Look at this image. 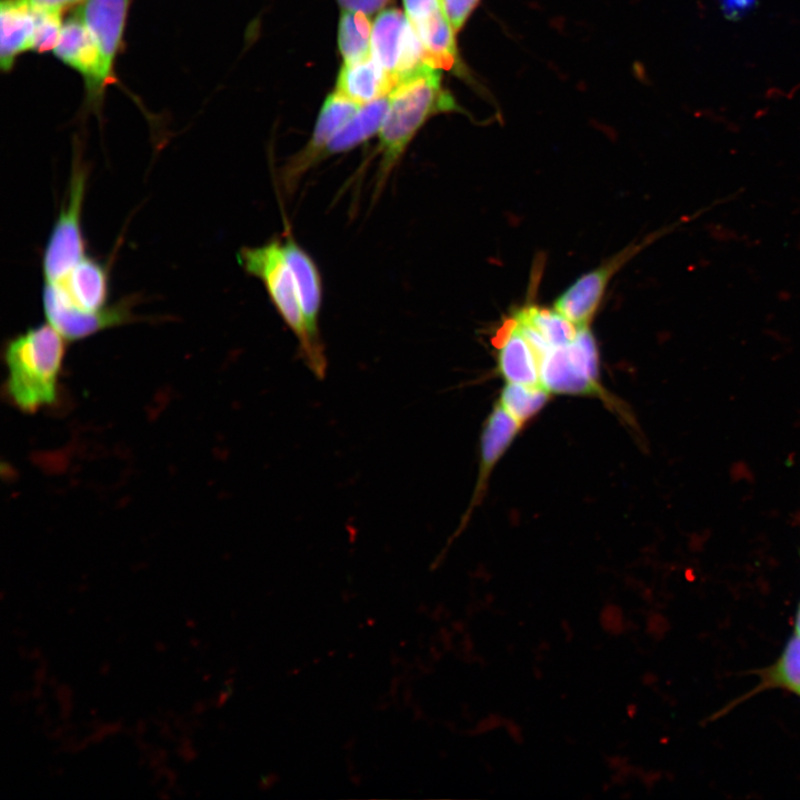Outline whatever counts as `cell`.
I'll list each match as a JSON object with an SVG mask.
<instances>
[{"label": "cell", "mask_w": 800, "mask_h": 800, "mask_svg": "<svg viewBox=\"0 0 800 800\" xmlns=\"http://www.w3.org/2000/svg\"><path fill=\"white\" fill-rule=\"evenodd\" d=\"M372 24L367 14L343 10L338 27V44L344 63L371 57Z\"/></svg>", "instance_id": "cell-16"}, {"label": "cell", "mask_w": 800, "mask_h": 800, "mask_svg": "<svg viewBox=\"0 0 800 800\" xmlns=\"http://www.w3.org/2000/svg\"><path fill=\"white\" fill-rule=\"evenodd\" d=\"M390 104V93L363 104L334 134L321 154V161L360 146L379 133Z\"/></svg>", "instance_id": "cell-15"}, {"label": "cell", "mask_w": 800, "mask_h": 800, "mask_svg": "<svg viewBox=\"0 0 800 800\" xmlns=\"http://www.w3.org/2000/svg\"><path fill=\"white\" fill-rule=\"evenodd\" d=\"M371 57L396 86L422 67L431 64L412 23L398 9L383 10L374 19L371 30Z\"/></svg>", "instance_id": "cell-5"}, {"label": "cell", "mask_w": 800, "mask_h": 800, "mask_svg": "<svg viewBox=\"0 0 800 800\" xmlns=\"http://www.w3.org/2000/svg\"><path fill=\"white\" fill-rule=\"evenodd\" d=\"M343 10L371 16L382 9L390 0H337Z\"/></svg>", "instance_id": "cell-23"}, {"label": "cell", "mask_w": 800, "mask_h": 800, "mask_svg": "<svg viewBox=\"0 0 800 800\" xmlns=\"http://www.w3.org/2000/svg\"><path fill=\"white\" fill-rule=\"evenodd\" d=\"M516 312L538 331L550 348L572 341L581 329L554 308L548 309L530 304Z\"/></svg>", "instance_id": "cell-17"}, {"label": "cell", "mask_w": 800, "mask_h": 800, "mask_svg": "<svg viewBox=\"0 0 800 800\" xmlns=\"http://www.w3.org/2000/svg\"><path fill=\"white\" fill-rule=\"evenodd\" d=\"M762 687L800 697V634L792 633L776 661L762 674Z\"/></svg>", "instance_id": "cell-18"}, {"label": "cell", "mask_w": 800, "mask_h": 800, "mask_svg": "<svg viewBox=\"0 0 800 800\" xmlns=\"http://www.w3.org/2000/svg\"><path fill=\"white\" fill-rule=\"evenodd\" d=\"M36 29L34 9L30 0L0 2V66L10 71L17 58L32 50Z\"/></svg>", "instance_id": "cell-12"}, {"label": "cell", "mask_w": 800, "mask_h": 800, "mask_svg": "<svg viewBox=\"0 0 800 800\" xmlns=\"http://www.w3.org/2000/svg\"><path fill=\"white\" fill-rule=\"evenodd\" d=\"M548 397L549 391L542 386L508 382L499 403L522 424L544 406Z\"/></svg>", "instance_id": "cell-19"}, {"label": "cell", "mask_w": 800, "mask_h": 800, "mask_svg": "<svg viewBox=\"0 0 800 800\" xmlns=\"http://www.w3.org/2000/svg\"><path fill=\"white\" fill-rule=\"evenodd\" d=\"M52 52L83 77L90 100L98 103L104 92L100 57L89 30L77 13L63 21Z\"/></svg>", "instance_id": "cell-10"}, {"label": "cell", "mask_w": 800, "mask_h": 800, "mask_svg": "<svg viewBox=\"0 0 800 800\" xmlns=\"http://www.w3.org/2000/svg\"><path fill=\"white\" fill-rule=\"evenodd\" d=\"M494 341L498 349L499 372L507 382L542 386L539 359L513 316L503 321Z\"/></svg>", "instance_id": "cell-11"}, {"label": "cell", "mask_w": 800, "mask_h": 800, "mask_svg": "<svg viewBox=\"0 0 800 800\" xmlns=\"http://www.w3.org/2000/svg\"><path fill=\"white\" fill-rule=\"evenodd\" d=\"M403 4L412 24L443 9L441 0H403Z\"/></svg>", "instance_id": "cell-22"}, {"label": "cell", "mask_w": 800, "mask_h": 800, "mask_svg": "<svg viewBox=\"0 0 800 800\" xmlns=\"http://www.w3.org/2000/svg\"><path fill=\"white\" fill-rule=\"evenodd\" d=\"M793 632L800 634V602L798 603L793 618Z\"/></svg>", "instance_id": "cell-26"}, {"label": "cell", "mask_w": 800, "mask_h": 800, "mask_svg": "<svg viewBox=\"0 0 800 800\" xmlns=\"http://www.w3.org/2000/svg\"><path fill=\"white\" fill-rule=\"evenodd\" d=\"M361 107L338 91L327 97L308 143L289 158L280 170V180L287 193H292L303 177L321 162V154L329 141Z\"/></svg>", "instance_id": "cell-7"}, {"label": "cell", "mask_w": 800, "mask_h": 800, "mask_svg": "<svg viewBox=\"0 0 800 800\" xmlns=\"http://www.w3.org/2000/svg\"><path fill=\"white\" fill-rule=\"evenodd\" d=\"M648 242L647 240L637 246L631 244L599 267L580 276L556 299L553 308L576 326L588 327L602 302L612 277Z\"/></svg>", "instance_id": "cell-8"}, {"label": "cell", "mask_w": 800, "mask_h": 800, "mask_svg": "<svg viewBox=\"0 0 800 800\" xmlns=\"http://www.w3.org/2000/svg\"><path fill=\"white\" fill-rule=\"evenodd\" d=\"M396 83L372 57L344 63L337 79V89L346 98L363 106L389 94Z\"/></svg>", "instance_id": "cell-13"}, {"label": "cell", "mask_w": 800, "mask_h": 800, "mask_svg": "<svg viewBox=\"0 0 800 800\" xmlns=\"http://www.w3.org/2000/svg\"><path fill=\"white\" fill-rule=\"evenodd\" d=\"M129 0H84L76 12L89 30L100 57L101 84L113 80V67L122 43Z\"/></svg>", "instance_id": "cell-9"}, {"label": "cell", "mask_w": 800, "mask_h": 800, "mask_svg": "<svg viewBox=\"0 0 800 800\" xmlns=\"http://www.w3.org/2000/svg\"><path fill=\"white\" fill-rule=\"evenodd\" d=\"M439 70L427 64L400 81L390 92L389 109L378 133L379 162L374 176V198L382 192L408 146L427 120L437 113L456 110L454 99L441 87Z\"/></svg>", "instance_id": "cell-1"}, {"label": "cell", "mask_w": 800, "mask_h": 800, "mask_svg": "<svg viewBox=\"0 0 800 800\" xmlns=\"http://www.w3.org/2000/svg\"><path fill=\"white\" fill-rule=\"evenodd\" d=\"M67 342L47 321L8 340L6 389L17 408L34 412L56 401Z\"/></svg>", "instance_id": "cell-2"}, {"label": "cell", "mask_w": 800, "mask_h": 800, "mask_svg": "<svg viewBox=\"0 0 800 800\" xmlns=\"http://www.w3.org/2000/svg\"><path fill=\"white\" fill-rule=\"evenodd\" d=\"M443 11L457 32L464 24L479 0H441Z\"/></svg>", "instance_id": "cell-21"}, {"label": "cell", "mask_w": 800, "mask_h": 800, "mask_svg": "<svg viewBox=\"0 0 800 800\" xmlns=\"http://www.w3.org/2000/svg\"><path fill=\"white\" fill-rule=\"evenodd\" d=\"M756 4V0H721L720 7L729 18L744 16Z\"/></svg>", "instance_id": "cell-24"}, {"label": "cell", "mask_w": 800, "mask_h": 800, "mask_svg": "<svg viewBox=\"0 0 800 800\" xmlns=\"http://www.w3.org/2000/svg\"><path fill=\"white\" fill-rule=\"evenodd\" d=\"M521 423L500 403L490 413L480 440V472L471 506L478 501L493 466L510 446Z\"/></svg>", "instance_id": "cell-14"}, {"label": "cell", "mask_w": 800, "mask_h": 800, "mask_svg": "<svg viewBox=\"0 0 800 800\" xmlns=\"http://www.w3.org/2000/svg\"><path fill=\"white\" fill-rule=\"evenodd\" d=\"M282 243L286 259L297 281L301 309L312 349V364L309 370L318 379H322L326 376L328 364L319 328L323 298L321 273L313 258L298 243L289 230L282 236Z\"/></svg>", "instance_id": "cell-6"}, {"label": "cell", "mask_w": 800, "mask_h": 800, "mask_svg": "<svg viewBox=\"0 0 800 800\" xmlns=\"http://www.w3.org/2000/svg\"><path fill=\"white\" fill-rule=\"evenodd\" d=\"M84 0H30L34 8L62 13L66 9L81 4Z\"/></svg>", "instance_id": "cell-25"}, {"label": "cell", "mask_w": 800, "mask_h": 800, "mask_svg": "<svg viewBox=\"0 0 800 800\" xmlns=\"http://www.w3.org/2000/svg\"><path fill=\"white\" fill-rule=\"evenodd\" d=\"M36 29L32 51L43 53L52 51L58 42L62 28V13L34 8Z\"/></svg>", "instance_id": "cell-20"}, {"label": "cell", "mask_w": 800, "mask_h": 800, "mask_svg": "<svg viewBox=\"0 0 800 800\" xmlns=\"http://www.w3.org/2000/svg\"><path fill=\"white\" fill-rule=\"evenodd\" d=\"M237 260L247 274L262 283L277 312L294 334L300 356L310 369L312 349L297 281L286 259L282 237H274L259 246L241 247L237 253Z\"/></svg>", "instance_id": "cell-3"}, {"label": "cell", "mask_w": 800, "mask_h": 800, "mask_svg": "<svg viewBox=\"0 0 800 800\" xmlns=\"http://www.w3.org/2000/svg\"><path fill=\"white\" fill-rule=\"evenodd\" d=\"M598 377V349L588 327L572 341L551 348L540 362L541 384L549 392L594 394L600 391Z\"/></svg>", "instance_id": "cell-4"}]
</instances>
